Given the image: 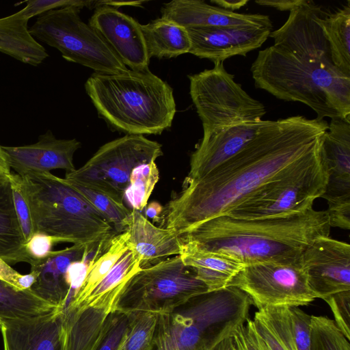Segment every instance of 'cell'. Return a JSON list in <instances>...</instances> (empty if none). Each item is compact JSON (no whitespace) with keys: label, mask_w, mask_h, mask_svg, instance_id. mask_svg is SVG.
Here are the masks:
<instances>
[{"label":"cell","mask_w":350,"mask_h":350,"mask_svg":"<svg viewBox=\"0 0 350 350\" xmlns=\"http://www.w3.org/2000/svg\"><path fill=\"white\" fill-rule=\"evenodd\" d=\"M327 128L324 119L301 115L263 120L237 154L203 178L183 185L163 209L165 228L180 236L204 221L226 215L319 146Z\"/></svg>","instance_id":"cell-1"},{"label":"cell","mask_w":350,"mask_h":350,"mask_svg":"<svg viewBox=\"0 0 350 350\" xmlns=\"http://www.w3.org/2000/svg\"><path fill=\"white\" fill-rule=\"evenodd\" d=\"M326 211L312 207L301 213L243 219L220 215L180 235L201 247L226 256L243 266L299 258L315 239L329 237Z\"/></svg>","instance_id":"cell-2"},{"label":"cell","mask_w":350,"mask_h":350,"mask_svg":"<svg viewBox=\"0 0 350 350\" xmlns=\"http://www.w3.org/2000/svg\"><path fill=\"white\" fill-rule=\"evenodd\" d=\"M85 89L98 116L125 135H159L171 127L176 103L172 88L149 70L92 73Z\"/></svg>","instance_id":"cell-3"},{"label":"cell","mask_w":350,"mask_h":350,"mask_svg":"<svg viewBox=\"0 0 350 350\" xmlns=\"http://www.w3.org/2000/svg\"><path fill=\"white\" fill-rule=\"evenodd\" d=\"M251 72L256 88L308 105L319 120L350 118V76L336 67L272 45L258 52Z\"/></svg>","instance_id":"cell-4"},{"label":"cell","mask_w":350,"mask_h":350,"mask_svg":"<svg viewBox=\"0 0 350 350\" xmlns=\"http://www.w3.org/2000/svg\"><path fill=\"white\" fill-rule=\"evenodd\" d=\"M21 178L33 234H45L84 247L117 234L104 216L64 178L51 172L29 173Z\"/></svg>","instance_id":"cell-5"},{"label":"cell","mask_w":350,"mask_h":350,"mask_svg":"<svg viewBox=\"0 0 350 350\" xmlns=\"http://www.w3.org/2000/svg\"><path fill=\"white\" fill-rule=\"evenodd\" d=\"M252 305L235 286L208 291L159 314L155 335L175 350H213L246 323Z\"/></svg>","instance_id":"cell-6"},{"label":"cell","mask_w":350,"mask_h":350,"mask_svg":"<svg viewBox=\"0 0 350 350\" xmlns=\"http://www.w3.org/2000/svg\"><path fill=\"white\" fill-rule=\"evenodd\" d=\"M320 144L280 176L260 187L226 215L250 219L291 215L312 207L324 193L328 174Z\"/></svg>","instance_id":"cell-7"},{"label":"cell","mask_w":350,"mask_h":350,"mask_svg":"<svg viewBox=\"0 0 350 350\" xmlns=\"http://www.w3.org/2000/svg\"><path fill=\"white\" fill-rule=\"evenodd\" d=\"M208 291L206 285L176 255L135 273L120 293L113 311L167 314Z\"/></svg>","instance_id":"cell-8"},{"label":"cell","mask_w":350,"mask_h":350,"mask_svg":"<svg viewBox=\"0 0 350 350\" xmlns=\"http://www.w3.org/2000/svg\"><path fill=\"white\" fill-rule=\"evenodd\" d=\"M80 10L69 6L47 11L37 16L29 31L34 38L57 49L68 62L97 73L126 72L129 68L98 33L81 20Z\"/></svg>","instance_id":"cell-9"},{"label":"cell","mask_w":350,"mask_h":350,"mask_svg":"<svg viewBox=\"0 0 350 350\" xmlns=\"http://www.w3.org/2000/svg\"><path fill=\"white\" fill-rule=\"evenodd\" d=\"M189 93L200 118L203 132L233 124L260 121L266 113L265 105L251 97L224 62L188 76Z\"/></svg>","instance_id":"cell-10"},{"label":"cell","mask_w":350,"mask_h":350,"mask_svg":"<svg viewBox=\"0 0 350 350\" xmlns=\"http://www.w3.org/2000/svg\"><path fill=\"white\" fill-rule=\"evenodd\" d=\"M162 155L159 142L144 135H125L100 146L83 165L66 173L65 178L92 185L123 201L132 170Z\"/></svg>","instance_id":"cell-11"},{"label":"cell","mask_w":350,"mask_h":350,"mask_svg":"<svg viewBox=\"0 0 350 350\" xmlns=\"http://www.w3.org/2000/svg\"><path fill=\"white\" fill-rule=\"evenodd\" d=\"M228 286L246 293L258 310L267 307H299L317 299L308 285L300 258L244 266Z\"/></svg>","instance_id":"cell-12"},{"label":"cell","mask_w":350,"mask_h":350,"mask_svg":"<svg viewBox=\"0 0 350 350\" xmlns=\"http://www.w3.org/2000/svg\"><path fill=\"white\" fill-rule=\"evenodd\" d=\"M300 262L317 298L350 290L349 243L329 237L317 239L303 251Z\"/></svg>","instance_id":"cell-13"},{"label":"cell","mask_w":350,"mask_h":350,"mask_svg":"<svg viewBox=\"0 0 350 350\" xmlns=\"http://www.w3.org/2000/svg\"><path fill=\"white\" fill-rule=\"evenodd\" d=\"M325 14L312 1L290 11L288 19L279 29L271 31L273 46L299 56L336 67L332 60L329 43L319 24Z\"/></svg>","instance_id":"cell-14"},{"label":"cell","mask_w":350,"mask_h":350,"mask_svg":"<svg viewBox=\"0 0 350 350\" xmlns=\"http://www.w3.org/2000/svg\"><path fill=\"white\" fill-rule=\"evenodd\" d=\"M88 24L98 33L130 70H149L150 58L142 25L135 19L115 8L103 5L95 10Z\"/></svg>","instance_id":"cell-15"},{"label":"cell","mask_w":350,"mask_h":350,"mask_svg":"<svg viewBox=\"0 0 350 350\" xmlns=\"http://www.w3.org/2000/svg\"><path fill=\"white\" fill-rule=\"evenodd\" d=\"M124 284L86 304L63 310V350L97 349L106 333L108 317L113 311L115 302Z\"/></svg>","instance_id":"cell-16"},{"label":"cell","mask_w":350,"mask_h":350,"mask_svg":"<svg viewBox=\"0 0 350 350\" xmlns=\"http://www.w3.org/2000/svg\"><path fill=\"white\" fill-rule=\"evenodd\" d=\"M191 42L189 53L214 64L246 55L260 47L271 29L254 27H202L187 29Z\"/></svg>","instance_id":"cell-17"},{"label":"cell","mask_w":350,"mask_h":350,"mask_svg":"<svg viewBox=\"0 0 350 350\" xmlns=\"http://www.w3.org/2000/svg\"><path fill=\"white\" fill-rule=\"evenodd\" d=\"M262 122L263 120L245 122L203 132L191 155L184 184L203 178L237 154L254 137Z\"/></svg>","instance_id":"cell-18"},{"label":"cell","mask_w":350,"mask_h":350,"mask_svg":"<svg viewBox=\"0 0 350 350\" xmlns=\"http://www.w3.org/2000/svg\"><path fill=\"white\" fill-rule=\"evenodd\" d=\"M81 144L76 139H57L51 130L38 137L34 144L5 146L10 169L23 176L29 173L50 172L62 169L66 173L76 170L73 157Z\"/></svg>","instance_id":"cell-19"},{"label":"cell","mask_w":350,"mask_h":350,"mask_svg":"<svg viewBox=\"0 0 350 350\" xmlns=\"http://www.w3.org/2000/svg\"><path fill=\"white\" fill-rule=\"evenodd\" d=\"M320 150L328 174L321 198L328 206L350 203V118L331 119L321 137Z\"/></svg>","instance_id":"cell-20"},{"label":"cell","mask_w":350,"mask_h":350,"mask_svg":"<svg viewBox=\"0 0 350 350\" xmlns=\"http://www.w3.org/2000/svg\"><path fill=\"white\" fill-rule=\"evenodd\" d=\"M161 17L186 29L202 27H254L271 30L268 15L232 12L200 0H174L165 3Z\"/></svg>","instance_id":"cell-21"},{"label":"cell","mask_w":350,"mask_h":350,"mask_svg":"<svg viewBox=\"0 0 350 350\" xmlns=\"http://www.w3.org/2000/svg\"><path fill=\"white\" fill-rule=\"evenodd\" d=\"M63 309L28 319L0 321L3 350H63Z\"/></svg>","instance_id":"cell-22"},{"label":"cell","mask_w":350,"mask_h":350,"mask_svg":"<svg viewBox=\"0 0 350 350\" xmlns=\"http://www.w3.org/2000/svg\"><path fill=\"white\" fill-rule=\"evenodd\" d=\"M125 231L129 234V250L142 268L180 255V239L177 232L156 226L138 211H131Z\"/></svg>","instance_id":"cell-23"},{"label":"cell","mask_w":350,"mask_h":350,"mask_svg":"<svg viewBox=\"0 0 350 350\" xmlns=\"http://www.w3.org/2000/svg\"><path fill=\"white\" fill-rule=\"evenodd\" d=\"M86 248L72 245L53 251L42 263L31 267L38 269V275L30 290L42 299L64 309L68 292L66 271L72 262L83 257Z\"/></svg>","instance_id":"cell-24"},{"label":"cell","mask_w":350,"mask_h":350,"mask_svg":"<svg viewBox=\"0 0 350 350\" xmlns=\"http://www.w3.org/2000/svg\"><path fill=\"white\" fill-rule=\"evenodd\" d=\"M180 256L184 265L206 285L208 291L228 286L244 267L231 258L206 250L191 241H180Z\"/></svg>","instance_id":"cell-25"},{"label":"cell","mask_w":350,"mask_h":350,"mask_svg":"<svg viewBox=\"0 0 350 350\" xmlns=\"http://www.w3.org/2000/svg\"><path fill=\"white\" fill-rule=\"evenodd\" d=\"M286 350H309L312 316L298 306L267 307L255 312Z\"/></svg>","instance_id":"cell-26"},{"label":"cell","mask_w":350,"mask_h":350,"mask_svg":"<svg viewBox=\"0 0 350 350\" xmlns=\"http://www.w3.org/2000/svg\"><path fill=\"white\" fill-rule=\"evenodd\" d=\"M31 18L24 7L18 12L0 18V52L24 64L37 66L49 54L31 34L28 21Z\"/></svg>","instance_id":"cell-27"},{"label":"cell","mask_w":350,"mask_h":350,"mask_svg":"<svg viewBox=\"0 0 350 350\" xmlns=\"http://www.w3.org/2000/svg\"><path fill=\"white\" fill-rule=\"evenodd\" d=\"M150 58H172L189 52L187 29L162 18L142 25Z\"/></svg>","instance_id":"cell-28"},{"label":"cell","mask_w":350,"mask_h":350,"mask_svg":"<svg viewBox=\"0 0 350 350\" xmlns=\"http://www.w3.org/2000/svg\"><path fill=\"white\" fill-rule=\"evenodd\" d=\"M25 243L10 181L8 176H0V257L10 265L23 262Z\"/></svg>","instance_id":"cell-29"},{"label":"cell","mask_w":350,"mask_h":350,"mask_svg":"<svg viewBox=\"0 0 350 350\" xmlns=\"http://www.w3.org/2000/svg\"><path fill=\"white\" fill-rule=\"evenodd\" d=\"M129 232L116 234L111 241L100 243L90 262L86 277L79 292L66 308L78 306L105 276L122 254L129 249ZM64 308V309H65Z\"/></svg>","instance_id":"cell-30"},{"label":"cell","mask_w":350,"mask_h":350,"mask_svg":"<svg viewBox=\"0 0 350 350\" xmlns=\"http://www.w3.org/2000/svg\"><path fill=\"white\" fill-rule=\"evenodd\" d=\"M319 24L329 43L334 65L350 76V1L333 13H325Z\"/></svg>","instance_id":"cell-31"},{"label":"cell","mask_w":350,"mask_h":350,"mask_svg":"<svg viewBox=\"0 0 350 350\" xmlns=\"http://www.w3.org/2000/svg\"><path fill=\"white\" fill-rule=\"evenodd\" d=\"M59 308L63 309L38 297L30 289L18 291L0 280V321L36 317Z\"/></svg>","instance_id":"cell-32"},{"label":"cell","mask_w":350,"mask_h":350,"mask_svg":"<svg viewBox=\"0 0 350 350\" xmlns=\"http://www.w3.org/2000/svg\"><path fill=\"white\" fill-rule=\"evenodd\" d=\"M64 180L104 216L117 234L126 230L131 211L122 200L92 185L65 178Z\"/></svg>","instance_id":"cell-33"},{"label":"cell","mask_w":350,"mask_h":350,"mask_svg":"<svg viewBox=\"0 0 350 350\" xmlns=\"http://www.w3.org/2000/svg\"><path fill=\"white\" fill-rule=\"evenodd\" d=\"M159 179V172L155 161L142 163L132 170L124 199L133 210H144Z\"/></svg>","instance_id":"cell-34"},{"label":"cell","mask_w":350,"mask_h":350,"mask_svg":"<svg viewBox=\"0 0 350 350\" xmlns=\"http://www.w3.org/2000/svg\"><path fill=\"white\" fill-rule=\"evenodd\" d=\"M126 315L129 330L124 350H153L159 314L136 312Z\"/></svg>","instance_id":"cell-35"},{"label":"cell","mask_w":350,"mask_h":350,"mask_svg":"<svg viewBox=\"0 0 350 350\" xmlns=\"http://www.w3.org/2000/svg\"><path fill=\"white\" fill-rule=\"evenodd\" d=\"M141 269L140 262L129 249L78 306L86 304L103 294L126 284Z\"/></svg>","instance_id":"cell-36"},{"label":"cell","mask_w":350,"mask_h":350,"mask_svg":"<svg viewBox=\"0 0 350 350\" xmlns=\"http://www.w3.org/2000/svg\"><path fill=\"white\" fill-rule=\"evenodd\" d=\"M309 350H350V344L334 320L312 315Z\"/></svg>","instance_id":"cell-37"},{"label":"cell","mask_w":350,"mask_h":350,"mask_svg":"<svg viewBox=\"0 0 350 350\" xmlns=\"http://www.w3.org/2000/svg\"><path fill=\"white\" fill-rule=\"evenodd\" d=\"M11 183L14 210L25 239L27 241L33 234V226L29 204L22 184V178L16 173L8 175Z\"/></svg>","instance_id":"cell-38"},{"label":"cell","mask_w":350,"mask_h":350,"mask_svg":"<svg viewBox=\"0 0 350 350\" xmlns=\"http://www.w3.org/2000/svg\"><path fill=\"white\" fill-rule=\"evenodd\" d=\"M62 243L52 236L42 233H33L23 245V260L31 267L42 263L53 252L54 245Z\"/></svg>","instance_id":"cell-39"},{"label":"cell","mask_w":350,"mask_h":350,"mask_svg":"<svg viewBox=\"0 0 350 350\" xmlns=\"http://www.w3.org/2000/svg\"><path fill=\"white\" fill-rule=\"evenodd\" d=\"M125 314L113 311L108 317L106 333L96 350H118L128 336Z\"/></svg>","instance_id":"cell-40"},{"label":"cell","mask_w":350,"mask_h":350,"mask_svg":"<svg viewBox=\"0 0 350 350\" xmlns=\"http://www.w3.org/2000/svg\"><path fill=\"white\" fill-rule=\"evenodd\" d=\"M329 306L334 322L350 340V290L339 292L323 299Z\"/></svg>","instance_id":"cell-41"},{"label":"cell","mask_w":350,"mask_h":350,"mask_svg":"<svg viewBox=\"0 0 350 350\" xmlns=\"http://www.w3.org/2000/svg\"><path fill=\"white\" fill-rule=\"evenodd\" d=\"M236 350H269L260 337L255 332L252 320L248 319L232 336Z\"/></svg>","instance_id":"cell-42"},{"label":"cell","mask_w":350,"mask_h":350,"mask_svg":"<svg viewBox=\"0 0 350 350\" xmlns=\"http://www.w3.org/2000/svg\"><path fill=\"white\" fill-rule=\"evenodd\" d=\"M326 211L331 227L350 229V204L330 206Z\"/></svg>","instance_id":"cell-43"},{"label":"cell","mask_w":350,"mask_h":350,"mask_svg":"<svg viewBox=\"0 0 350 350\" xmlns=\"http://www.w3.org/2000/svg\"><path fill=\"white\" fill-rule=\"evenodd\" d=\"M254 329L269 350H286L270 329L258 319H252Z\"/></svg>","instance_id":"cell-44"},{"label":"cell","mask_w":350,"mask_h":350,"mask_svg":"<svg viewBox=\"0 0 350 350\" xmlns=\"http://www.w3.org/2000/svg\"><path fill=\"white\" fill-rule=\"evenodd\" d=\"M21 275L0 257V280L21 291L18 283Z\"/></svg>","instance_id":"cell-45"},{"label":"cell","mask_w":350,"mask_h":350,"mask_svg":"<svg viewBox=\"0 0 350 350\" xmlns=\"http://www.w3.org/2000/svg\"><path fill=\"white\" fill-rule=\"evenodd\" d=\"M306 0H257L255 3L261 6L275 8L280 11H291L304 3Z\"/></svg>","instance_id":"cell-46"},{"label":"cell","mask_w":350,"mask_h":350,"mask_svg":"<svg viewBox=\"0 0 350 350\" xmlns=\"http://www.w3.org/2000/svg\"><path fill=\"white\" fill-rule=\"evenodd\" d=\"M211 2L219 8L234 12L244 7L249 0H212Z\"/></svg>","instance_id":"cell-47"},{"label":"cell","mask_w":350,"mask_h":350,"mask_svg":"<svg viewBox=\"0 0 350 350\" xmlns=\"http://www.w3.org/2000/svg\"><path fill=\"white\" fill-rule=\"evenodd\" d=\"M146 217L158 221L161 219L164 208L160 203L156 201L151 202L145 207Z\"/></svg>","instance_id":"cell-48"},{"label":"cell","mask_w":350,"mask_h":350,"mask_svg":"<svg viewBox=\"0 0 350 350\" xmlns=\"http://www.w3.org/2000/svg\"><path fill=\"white\" fill-rule=\"evenodd\" d=\"M11 173L7 155L0 145V176H8Z\"/></svg>","instance_id":"cell-49"},{"label":"cell","mask_w":350,"mask_h":350,"mask_svg":"<svg viewBox=\"0 0 350 350\" xmlns=\"http://www.w3.org/2000/svg\"><path fill=\"white\" fill-rule=\"evenodd\" d=\"M213 350H236L232 337L223 340Z\"/></svg>","instance_id":"cell-50"},{"label":"cell","mask_w":350,"mask_h":350,"mask_svg":"<svg viewBox=\"0 0 350 350\" xmlns=\"http://www.w3.org/2000/svg\"><path fill=\"white\" fill-rule=\"evenodd\" d=\"M156 349L157 350H175L174 349L167 348V347H157Z\"/></svg>","instance_id":"cell-51"},{"label":"cell","mask_w":350,"mask_h":350,"mask_svg":"<svg viewBox=\"0 0 350 350\" xmlns=\"http://www.w3.org/2000/svg\"><path fill=\"white\" fill-rule=\"evenodd\" d=\"M126 340L121 345V346L119 347V349L118 350H124V345H125Z\"/></svg>","instance_id":"cell-52"}]
</instances>
